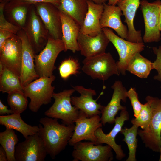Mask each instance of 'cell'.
I'll use <instances>...</instances> for the list:
<instances>
[{
  "label": "cell",
  "mask_w": 161,
  "mask_h": 161,
  "mask_svg": "<svg viewBox=\"0 0 161 161\" xmlns=\"http://www.w3.org/2000/svg\"><path fill=\"white\" fill-rule=\"evenodd\" d=\"M58 119L48 117L41 118L38 126V134L41 139L47 154L53 159L66 148L72 137L75 124H60Z\"/></svg>",
  "instance_id": "obj_1"
},
{
  "label": "cell",
  "mask_w": 161,
  "mask_h": 161,
  "mask_svg": "<svg viewBox=\"0 0 161 161\" xmlns=\"http://www.w3.org/2000/svg\"><path fill=\"white\" fill-rule=\"evenodd\" d=\"M145 100L151 107L152 116L147 128L138 130V134L146 147L159 152L161 146V98L148 96Z\"/></svg>",
  "instance_id": "obj_2"
},
{
  "label": "cell",
  "mask_w": 161,
  "mask_h": 161,
  "mask_svg": "<svg viewBox=\"0 0 161 161\" xmlns=\"http://www.w3.org/2000/svg\"><path fill=\"white\" fill-rule=\"evenodd\" d=\"M75 90L73 88L66 89L58 93L54 92L55 99L52 105L44 112L47 117L60 119L66 125L74 124L80 111L72 106L71 97Z\"/></svg>",
  "instance_id": "obj_3"
},
{
  "label": "cell",
  "mask_w": 161,
  "mask_h": 161,
  "mask_svg": "<svg viewBox=\"0 0 161 161\" xmlns=\"http://www.w3.org/2000/svg\"><path fill=\"white\" fill-rule=\"evenodd\" d=\"M55 79L53 75L39 78L23 88L24 93L30 100L29 104L30 110L36 112L42 106L51 102L55 89L52 83Z\"/></svg>",
  "instance_id": "obj_4"
},
{
  "label": "cell",
  "mask_w": 161,
  "mask_h": 161,
  "mask_svg": "<svg viewBox=\"0 0 161 161\" xmlns=\"http://www.w3.org/2000/svg\"><path fill=\"white\" fill-rule=\"evenodd\" d=\"M82 70L92 78L103 81L113 75H119L116 62L110 52L85 58Z\"/></svg>",
  "instance_id": "obj_5"
},
{
  "label": "cell",
  "mask_w": 161,
  "mask_h": 161,
  "mask_svg": "<svg viewBox=\"0 0 161 161\" xmlns=\"http://www.w3.org/2000/svg\"><path fill=\"white\" fill-rule=\"evenodd\" d=\"M66 51L61 39H55L49 35L47 44L39 54L35 55V69L39 78L53 75L56 67L55 64L59 54Z\"/></svg>",
  "instance_id": "obj_6"
},
{
  "label": "cell",
  "mask_w": 161,
  "mask_h": 161,
  "mask_svg": "<svg viewBox=\"0 0 161 161\" xmlns=\"http://www.w3.org/2000/svg\"><path fill=\"white\" fill-rule=\"evenodd\" d=\"M102 30L117 50L119 56V61L116 62L118 69L120 73L125 75L130 60L136 54L144 50L143 42L129 41L118 36L109 28H103Z\"/></svg>",
  "instance_id": "obj_7"
},
{
  "label": "cell",
  "mask_w": 161,
  "mask_h": 161,
  "mask_svg": "<svg viewBox=\"0 0 161 161\" xmlns=\"http://www.w3.org/2000/svg\"><path fill=\"white\" fill-rule=\"evenodd\" d=\"M161 5L160 0H156L151 3L146 0L140 1V10L145 24L143 39L145 43L158 42L161 39L159 18V9Z\"/></svg>",
  "instance_id": "obj_8"
},
{
  "label": "cell",
  "mask_w": 161,
  "mask_h": 161,
  "mask_svg": "<svg viewBox=\"0 0 161 161\" xmlns=\"http://www.w3.org/2000/svg\"><path fill=\"white\" fill-rule=\"evenodd\" d=\"M73 146V161H110L113 159L112 149L107 145L103 146L92 141H81Z\"/></svg>",
  "instance_id": "obj_9"
},
{
  "label": "cell",
  "mask_w": 161,
  "mask_h": 161,
  "mask_svg": "<svg viewBox=\"0 0 161 161\" xmlns=\"http://www.w3.org/2000/svg\"><path fill=\"white\" fill-rule=\"evenodd\" d=\"M30 11L22 29L36 55L45 46L49 34L36 11L33 8Z\"/></svg>",
  "instance_id": "obj_10"
},
{
  "label": "cell",
  "mask_w": 161,
  "mask_h": 161,
  "mask_svg": "<svg viewBox=\"0 0 161 161\" xmlns=\"http://www.w3.org/2000/svg\"><path fill=\"white\" fill-rule=\"evenodd\" d=\"M47 154L44 145L38 133L28 136L16 146V161H44Z\"/></svg>",
  "instance_id": "obj_11"
},
{
  "label": "cell",
  "mask_w": 161,
  "mask_h": 161,
  "mask_svg": "<svg viewBox=\"0 0 161 161\" xmlns=\"http://www.w3.org/2000/svg\"><path fill=\"white\" fill-rule=\"evenodd\" d=\"M75 127L73 135L68 144L73 146L76 143L83 140L95 142L96 138L95 131L99 127H102L99 115L87 117L80 111L78 117L75 121Z\"/></svg>",
  "instance_id": "obj_12"
},
{
  "label": "cell",
  "mask_w": 161,
  "mask_h": 161,
  "mask_svg": "<svg viewBox=\"0 0 161 161\" xmlns=\"http://www.w3.org/2000/svg\"><path fill=\"white\" fill-rule=\"evenodd\" d=\"M22 42L14 34L7 40L0 50V61L7 69L20 78L22 55Z\"/></svg>",
  "instance_id": "obj_13"
},
{
  "label": "cell",
  "mask_w": 161,
  "mask_h": 161,
  "mask_svg": "<svg viewBox=\"0 0 161 161\" xmlns=\"http://www.w3.org/2000/svg\"><path fill=\"white\" fill-rule=\"evenodd\" d=\"M22 42V55L20 79L23 88L39 78L35 69L34 51L23 29H21L17 34Z\"/></svg>",
  "instance_id": "obj_14"
},
{
  "label": "cell",
  "mask_w": 161,
  "mask_h": 161,
  "mask_svg": "<svg viewBox=\"0 0 161 161\" xmlns=\"http://www.w3.org/2000/svg\"><path fill=\"white\" fill-rule=\"evenodd\" d=\"M36 11L49 35L55 39H61V22L60 10L53 4L48 3L35 4Z\"/></svg>",
  "instance_id": "obj_15"
},
{
  "label": "cell",
  "mask_w": 161,
  "mask_h": 161,
  "mask_svg": "<svg viewBox=\"0 0 161 161\" xmlns=\"http://www.w3.org/2000/svg\"><path fill=\"white\" fill-rule=\"evenodd\" d=\"M72 87L80 95L79 96H71V101L73 106L83 112L87 117L101 114V110L104 106L97 102V99H93V96L96 95L95 90L86 88L81 85Z\"/></svg>",
  "instance_id": "obj_16"
},
{
  "label": "cell",
  "mask_w": 161,
  "mask_h": 161,
  "mask_svg": "<svg viewBox=\"0 0 161 161\" xmlns=\"http://www.w3.org/2000/svg\"><path fill=\"white\" fill-rule=\"evenodd\" d=\"M114 90L111 99L106 106L101 110V123L103 125L106 123H115V116L118 111L126 109V106H122L120 101L126 102L127 97V91L120 80H116L111 86Z\"/></svg>",
  "instance_id": "obj_17"
},
{
  "label": "cell",
  "mask_w": 161,
  "mask_h": 161,
  "mask_svg": "<svg viewBox=\"0 0 161 161\" xmlns=\"http://www.w3.org/2000/svg\"><path fill=\"white\" fill-rule=\"evenodd\" d=\"M129 119V114L126 110L121 111L120 116L115 117V125L110 132L105 134L103 132L102 127L98 128L95 132L96 138L95 144L105 143L110 146L116 154V158L120 160L126 156L122 149L121 145L117 144L115 139L117 134L120 132L123 126L126 121Z\"/></svg>",
  "instance_id": "obj_18"
},
{
  "label": "cell",
  "mask_w": 161,
  "mask_h": 161,
  "mask_svg": "<svg viewBox=\"0 0 161 161\" xmlns=\"http://www.w3.org/2000/svg\"><path fill=\"white\" fill-rule=\"evenodd\" d=\"M77 41L81 54L85 58L93 57L105 52L110 42L103 31L95 36L79 32Z\"/></svg>",
  "instance_id": "obj_19"
},
{
  "label": "cell",
  "mask_w": 161,
  "mask_h": 161,
  "mask_svg": "<svg viewBox=\"0 0 161 161\" xmlns=\"http://www.w3.org/2000/svg\"><path fill=\"white\" fill-rule=\"evenodd\" d=\"M103 10L100 20L102 29L108 28L114 30L121 38L127 40L128 36L127 27L122 22L121 17L123 13L117 5L103 4Z\"/></svg>",
  "instance_id": "obj_20"
},
{
  "label": "cell",
  "mask_w": 161,
  "mask_h": 161,
  "mask_svg": "<svg viewBox=\"0 0 161 161\" xmlns=\"http://www.w3.org/2000/svg\"><path fill=\"white\" fill-rule=\"evenodd\" d=\"M140 0H122L117 5L125 17L128 30L127 40L134 43L143 42L141 31L137 30L134 25V19L136 11L140 6Z\"/></svg>",
  "instance_id": "obj_21"
},
{
  "label": "cell",
  "mask_w": 161,
  "mask_h": 161,
  "mask_svg": "<svg viewBox=\"0 0 161 161\" xmlns=\"http://www.w3.org/2000/svg\"><path fill=\"white\" fill-rule=\"evenodd\" d=\"M60 13L62 26L61 39L66 51L70 50L75 53L79 51L77 39L80 26L67 14L60 10Z\"/></svg>",
  "instance_id": "obj_22"
},
{
  "label": "cell",
  "mask_w": 161,
  "mask_h": 161,
  "mask_svg": "<svg viewBox=\"0 0 161 161\" xmlns=\"http://www.w3.org/2000/svg\"><path fill=\"white\" fill-rule=\"evenodd\" d=\"M87 3L88 11L80 27V32L95 36L102 31L100 21L103 10V5L89 0Z\"/></svg>",
  "instance_id": "obj_23"
},
{
  "label": "cell",
  "mask_w": 161,
  "mask_h": 161,
  "mask_svg": "<svg viewBox=\"0 0 161 161\" xmlns=\"http://www.w3.org/2000/svg\"><path fill=\"white\" fill-rule=\"evenodd\" d=\"M0 124L6 128L15 130L20 133L25 138L38 133L39 126H32L26 123L22 119L20 114L13 113L10 115H0Z\"/></svg>",
  "instance_id": "obj_24"
},
{
  "label": "cell",
  "mask_w": 161,
  "mask_h": 161,
  "mask_svg": "<svg viewBox=\"0 0 161 161\" xmlns=\"http://www.w3.org/2000/svg\"><path fill=\"white\" fill-rule=\"evenodd\" d=\"M58 9L82 25L88 10L87 0H60Z\"/></svg>",
  "instance_id": "obj_25"
},
{
  "label": "cell",
  "mask_w": 161,
  "mask_h": 161,
  "mask_svg": "<svg viewBox=\"0 0 161 161\" xmlns=\"http://www.w3.org/2000/svg\"><path fill=\"white\" fill-rule=\"evenodd\" d=\"M153 68V62L142 56L136 54L128 63L126 71L142 78H147Z\"/></svg>",
  "instance_id": "obj_26"
},
{
  "label": "cell",
  "mask_w": 161,
  "mask_h": 161,
  "mask_svg": "<svg viewBox=\"0 0 161 161\" xmlns=\"http://www.w3.org/2000/svg\"><path fill=\"white\" fill-rule=\"evenodd\" d=\"M18 141L13 129L6 128L0 133V144L6 153L7 161H16L15 148Z\"/></svg>",
  "instance_id": "obj_27"
},
{
  "label": "cell",
  "mask_w": 161,
  "mask_h": 161,
  "mask_svg": "<svg viewBox=\"0 0 161 161\" xmlns=\"http://www.w3.org/2000/svg\"><path fill=\"white\" fill-rule=\"evenodd\" d=\"M16 90L23 91L20 78L4 66L0 75V91L9 93Z\"/></svg>",
  "instance_id": "obj_28"
},
{
  "label": "cell",
  "mask_w": 161,
  "mask_h": 161,
  "mask_svg": "<svg viewBox=\"0 0 161 161\" xmlns=\"http://www.w3.org/2000/svg\"><path fill=\"white\" fill-rule=\"evenodd\" d=\"M138 127L133 125L130 128H122L120 133L124 136L123 141L125 142L129 150V156L126 161H136V152L137 145Z\"/></svg>",
  "instance_id": "obj_29"
},
{
  "label": "cell",
  "mask_w": 161,
  "mask_h": 161,
  "mask_svg": "<svg viewBox=\"0 0 161 161\" xmlns=\"http://www.w3.org/2000/svg\"><path fill=\"white\" fill-rule=\"evenodd\" d=\"M16 1V4L10 8L9 13L13 23L16 24V25L23 29L27 19L28 6L31 4L27 2Z\"/></svg>",
  "instance_id": "obj_30"
},
{
  "label": "cell",
  "mask_w": 161,
  "mask_h": 161,
  "mask_svg": "<svg viewBox=\"0 0 161 161\" xmlns=\"http://www.w3.org/2000/svg\"><path fill=\"white\" fill-rule=\"evenodd\" d=\"M7 101L13 113L21 114L26 109L27 97L23 91L16 90L9 93Z\"/></svg>",
  "instance_id": "obj_31"
},
{
  "label": "cell",
  "mask_w": 161,
  "mask_h": 161,
  "mask_svg": "<svg viewBox=\"0 0 161 161\" xmlns=\"http://www.w3.org/2000/svg\"><path fill=\"white\" fill-rule=\"evenodd\" d=\"M80 68L78 60L69 58L62 61L58 68L59 74L62 78L67 79L71 75H76L79 73Z\"/></svg>",
  "instance_id": "obj_32"
},
{
  "label": "cell",
  "mask_w": 161,
  "mask_h": 161,
  "mask_svg": "<svg viewBox=\"0 0 161 161\" xmlns=\"http://www.w3.org/2000/svg\"><path fill=\"white\" fill-rule=\"evenodd\" d=\"M152 112L151 107L147 102L142 104L141 111L138 117L131 120V123L138 127H140L145 129L148 126L152 116Z\"/></svg>",
  "instance_id": "obj_33"
},
{
  "label": "cell",
  "mask_w": 161,
  "mask_h": 161,
  "mask_svg": "<svg viewBox=\"0 0 161 161\" xmlns=\"http://www.w3.org/2000/svg\"><path fill=\"white\" fill-rule=\"evenodd\" d=\"M7 1L8 0H3L0 4V30L7 31L17 35L21 28L9 22L6 19L4 15V9Z\"/></svg>",
  "instance_id": "obj_34"
},
{
  "label": "cell",
  "mask_w": 161,
  "mask_h": 161,
  "mask_svg": "<svg viewBox=\"0 0 161 161\" xmlns=\"http://www.w3.org/2000/svg\"><path fill=\"white\" fill-rule=\"evenodd\" d=\"M127 97L129 99L132 106L135 117L138 116L141 111L142 104L139 101L138 94L134 88L131 87L127 91Z\"/></svg>",
  "instance_id": "obj_35"
},
{
  "label": "cell",
  "mask_w": 161,
  "mask_h": 161,
  "mask_svg": "<svg viewBox=\"0 0 161 161\" xmlns=\"http://www.w3.org/2000/svg\"><path fill=\"white\" fill-rule=\"evenodd\" d=\"M152 49L154 54L156 55V58L153 62V68L157 72V74L155 75L153 78L161 82V45L158 48L153 47Z\"/></svg>",
  "instance_id": "obj_36"
},
{
  "label": "cell",
  "mask_w": 161,
  "mask_h": 161,
  "mask_svg": "<svg viewBox=\"0 0 161 161\" xmlns=\"http://www.w3.org/2000/svg\"><path fill=\"white\" fill-rule=\"evenodd\" d=\"M14 34L8 31L0 30V50L2 49L6 41Z\"/></svg>",
  "instance_id": "obj_37"
},
{
  "label": "cell",
  "mask_w": 161,
  "mask_h": 161,
  "mask_svg": "<svg viewBox=\"0 0 161 161\" xmlns=\"http://www.w3.org/2000/svg\"><path fill=\"white\" fill-rule=\"evenodd\" d=\"M18 0L29 2L30 4H35L38 3H48L52 4L55 6L57 8L59 5L60 0Z\"/></svg>",
  "instance_id": "obj_38"
},
{
  "label": "cell",
  "mask_w": 161,
  "mask_h": 161,
  "mask_svg": "<svg viewBox=\"0 0 161 161\" xmlns=\"http://www.w3.org/2000/svg\"><path fill=\"white\" fill-rule=\"evenodd\" d=\"M13 112L12 110L8 109V107L7 106L4 105L0 100V115L3 116L5 115L6 114L10 115V114H12Z\"/></svg>",
  "instance_id": "obj_39"
},
{
  "label": "cell",
  "mask_w": 161,
  "mask_h": 161,
  "mask_svg": "<svg viewBox=\"0 0 161 161\" xmlns=\"http://www.w3.org/2000/svg\"><path fill=\"white\" fill-rule=\"evenodd\" d=\"M7 155L6 153L3 148L1 146L0 147V161H7Z\"/></svg>",
  "instance_id": "obj_40"
},
{
  "label": "cell",
  "mask_w": 161,
  "mask_h": 161,
  "mask_svg": "<svg viewBox=\"0 0 161 161\" xmlns=\"http://www.w3.org/2000/svg\"><path fill=\"white\" fill-rule=\"evenodd\" d=\"M92 1L94 3L98 4H103L105 3L106 1H108L109 0H87Z\"/></svg>",
  "instance_id": "obj_41"
},
{
  "label": "cell",
  "mask_w": 161,
  "mask_h": 161,
  "mask_svg": "<svg viewBox=\"0 0 161 161\" xmlns=\"http://www.w3.org/2000/svg\"><path fill=\"white\" fill-rule=\"evenodd\" d=\"M122 0H109L107 4L109 5H117V3Z\"/></svg>",
  "instance_id": "obj_42"
},
{
  "label": "cell",
  "mask_w": 161,
  "mask_h": 161,
  "mask_svg": "<svg viewBox=\"0 0 161 161\" xmlns=\"http://www.w3.org/2000/svg\"><path fill=\"white\" fill-rule=\"evenodd\" d=\"M159 29L161 31V5L160 6L159 9Z\"/></svg>",
  "instance_id": "obj_43"
},
{
  "label": "cell",
  "mask_w": 161,
  "mask_h": 161,
  "mask_svg": "<svg viewBox=\"0 0 161 161\" xmlns=\"http://www.w3.org/2000/svg\"><path fill=\"white\" fill-rule=\"evenodd\" d=\"M4 68V66L3 64L0 61V75L3 72Z\"/></svg>",
  "instance_id": "obj_44"
},
{
  "label": "cell",
  "mask_w": 161,
  "mask_h": 161,
  "mask_svg": "<svg viewBox=\"0 0 161 161\" xmlns=\"http://www.w3.org/2000/svg\"><path fill=\"white\" fill-rule=\"evenodd\" d=\"M160 156L159 159V161H161V146L160 148Z\"/></svg>",
  "instance_id": "obj_45"
},
{
  "label": "cell",
  "mask_w": 161,
  "mask_h": 161,
  "mask_svg": "<svg viewBox=\"0 0 161 161\" xmlns=\"http://www.w3.org/2000/svg\"><path fill=\"white\" fill-rule=\"evenodd\" d=\"M3 0H0V2H1Z\"/></svg>",
  "instance_id": "obj_46"
}]
</instances>
